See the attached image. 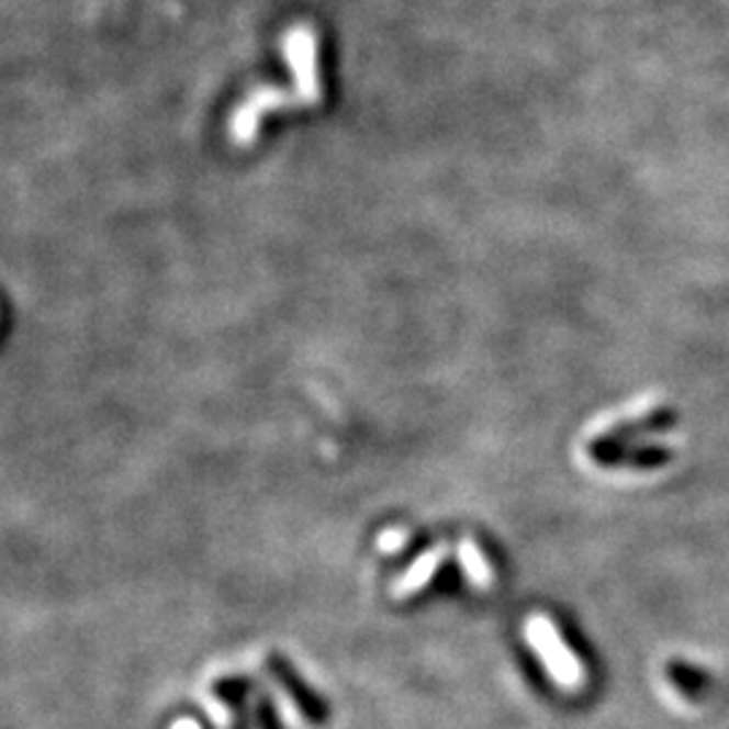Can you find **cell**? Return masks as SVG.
I'll use <instances>...</instances> for the list:
<instances>
[{
  "label": "cell",
  "mask_w": 729,
  "mask_h": 729,
  "mask_svg": "<svg viewBox=\"0 0 729 729\" xmlns=\"http://www.w3.org/2000/svg\"><path fill=\"white\" fill-rule=\"evenodd\" d=\"M403 543H405V535L400 530H386L379 538V549L381 551H397Z\"/></svg>",
  "instance_id": "7"
},
{
  "label": "cell",
  "mask_w": 729,
  "mask_h": 729,
  "mask_svg": "<svg viewBox=\"0 0 729 729\" xmlns=\"http://www.w3.org/2000/svg\"><path fill=\"white\" fill-rule=\"evenodd\" d=\"M257 719H260V729H281L279 719H276V710L270 708L268 699H262L260 708H257Z\"/></svg>",
  "instance_id": "6"
},
{
  "label": "cell",
  "mask_w": 729,
  "mask_h": 729,
  "mask_svg": "<svg viewBox=\"0 0 729 729\" xmlns=\"http://www.w3.org/2000/svg\"><path fill=\"white\" fill-rule=\"evenodd\" d=\"M170 729H200V725L195 719H179Z\"/></svg>",
  "instance_id": "8"
},
{
  "label": "cell",
  "mask_w": 729,
  "mask_h": 729,
  "mask_svg": "<svg viewBox=\"0 0 729 729\" xmlns=\"http://www.w3.org/2000/svg\"><path fill=\"white\" fill-rule=\"evenodd\" d=\"M668 678L673 681L675 689H681L689 697H703L708 692V678H705L703 670L692 668L686 662H673L668 668Z\"/></svg>",
  "instance_id": "5"
},
{
  "label": "cell",
  "mask_w": 729,
  "mask_h": 729,
  "mask_svg": "<svg viewBox=\"0 0 729 729\" xmlns=\"http://www.w3.org/2000/svg\"><path fill=\"white\" fill-rule=\"evenodd\" d=\"M527 640L532 643L535 654L546 662V670L557 684L564 686V689H579L581 681H584V670H581V662L575 660L573 651L564 646L551 619L532 614L530 621H527Z\"/></svg>",
  "instance_id": "1"
},
{
  "label": "cell",
  "mask_w": 729,
  "mask_h": 729,
  "mask_svg": "<svg viewBox=\"0 0 729 729\" xmlns=\"http://www.w3.org/2000/svg\"><path fill=\"white\" fill-rule=\"evenodd\" d=\"M460 560H462L464 573H468L470 584L479 586V590H490V586H492V570H490V564H486L484 554H481V549L473 543V540H462V543H460Z\"/></svg>",
  "instance_id": "4"
},
{
  "label": "cell",
  "mask_w": 729,
  "mask_h": 729,
  "mask_svg": "<svg viewBox=\"0 0 729 729\" xmlns=\"http://www.w3.org/2000/svg\"><path fill=\"white\" fill-rule=\"evenodd\" d=\"M446 557V546H435V549H427L425 554L419 557L414 564H411L408 570H405L403 579L397 581L395 586V597H408V595H416V592L422 590L425 584H430L433 573L438 570L440 560Z\"/></svg>",
  "instance_id": "3"
},
{
  "label": "cell",
  "mask_w": 729,
  "mask_h": 729,
  "mask_svg": "<svg viewBox=\"0 0 729 729\" xmlns=\"http://www.w3.org/2000/svg\"><path fill=\"white\" fill-rule=\"evenodd\" d=\"M268 668H270V673L276 675V681L284 686L287 695L295 699V705L300 710H303L305 719L314 721V725H322V721H327V716H330V710H327V703L319 695H316V692L311 689V686L305 684L303 678H300L298 670L292 668V662L287 660V657L270 654L268 657Z\"/></svg>",
  "instance_id": "2"
}]
</instances>
